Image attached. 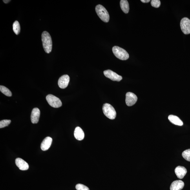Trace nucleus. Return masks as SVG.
<instances>
[{"label": "nucleus", "instance_id": "4be33fe9", "mask_svg": "<svg viewBox=\"0 0 190 190\" xmlns=\"http://www.w3.org/2000/svg\"><path fill=\"white\" fill-rule=\"evenodd\" d=\"M151 5L153 7L158 8L161 5V2L159 0H152L151 2Z\"/></svg>", "mask_w": 190, "mask_h": 190}, {"label": "nucleus", "instance_id": "393cba45", "mask_svg": "<svg viewBox=\"0 0 190 190\" xmlns=\"http://www.w3.org/2000/svg\"><path fill=\"white\" fill-rule=\"evenodd\" d=\"M3 1L4 3L7 4L9 3V2H10L11 1H10V0H4Z\"/></svg>", "mask_w": 190, "mask_h": 190}, {"label": "nucleus", "instance_id": "423d86ee", "mask_svg": "<svg viewBox=\"0 0 190 190\" xmlns=\"http://www.w3.org/2000/svg\"><path fill=\"white\" fill-rule=\"evenodd\" d=\"M181 29L184 34H190V20L186 17L183 18L181 21Z\"/></svg>", "mask_w": 190, "mask_h": 190}, {"label": "nucleus", "instance_id": "f257e3e1", "mask_svg": "<svg viewBox=\"0 0 190 190\" xmlns=\"http://www.w3.org/2000/svg\"><path fill=\"white\" fill-rule=\"evenodd\" d=\"M42 41L44 50L47 53H50L52 50L53 44L49 33L46 31L43 32L42 34Z\"/></svg>", "mask_w": 190, "mask_h": 190}, {"label": "nucleus", "instance_id": "f3484780", "mask_svg": "<svg viewBox=\"0 0 190 190\" xmlns=\"http://www.w3.org/2000/svg\"><path fill=\"white\" fill-rule=\"evenodd\" d=\"M120 6L121 10L125 14H127L129 12V4L127 0H121L120 1Z\"/></svg>", "mask_w": 190, "mask_h": 190}, {"label": "nucleus", "instance_id": "20e7f679", "mask_svg": "<svg viewBox=\"0 0 190 190\" xmlns=\"http://www.w3.org/2000/svg\"><path fill=\"white\" fill-rule=\"evenodd\" d=\"M103 110L104 114L107 117L112 120L115 119L116 112L111 105L108 103H105L103 106Z\"/></svg>", "mask_w": 190, "mask_h": 190}, {"label": "nucleus", "instance_id": "9d476101", "mask_svg": "<svg viewBox=\"0 0 190 190\" xmlns=\"http://www.w3.org/2000/svg\"><path fill=\"white\" fill-rule=\"evenodd\" d=\"M15 163L17 167L22 171H26L29 168L28 163L21 158H16L15 160Z\"/></svg>", "mask_w": 190, "mask_h": 190}, {"label": "nucleus", "instance_id": "dca6fc26", "mask_svg": "<svg viewBox=\"0 0 190 190\" xmlns=\"http://www.w3.org/2000/svg\"><path fill=\"white\" fill-rule=\"evenodd\" d=\"M168 119L173 124L180 126L183 125L182 121L177 116L171 115L169 116Z\"/></svg>", "mask_w": 190, "mask_h": 190}, {"label": "nucleus", "instance_id": "ddd939ff", "mask_svg": "<svg viewBox=\"0 0 190 190\" xmlns=\"http://www.w3.org/2000/svg\"><path fill=\"white\" fill-rule=\"evenodd\" d=\"M175 172L178 178L182 179L186 174L187 170L184 167L178 166L176 168Z\"/></svg>", "mask_w": 190, "mask_h": 190}, {"label": "nucleus", "instance_id": "2eb2a0df", "mask_svg": "<svg viewBox=\"0 0 190 190\" xmlns=\"http://www.w3.org/2000/svg\"><path fill=\"white\" fill-rule=\"evenodd\" d=\"M75 138L79 141H81L84 138L85 134L82 129L80 127H77L74 132Z\"/></svg>", "mask_w": 190, "mask_h": 190}, {"label": "nucleus", "instance_id": "f8f14e48", "mask_svg": "<svg viewBox=\"0 0 190 190\" xmlns=\"http://www.w3.org/2000/svg\"><path fill=\"white\" fill-rule=\"evenodd\" d=\"M40 114V111L37 108H35L32 110L31 120L33 124H36L39 122V119Z\"/></svg>", "mask_w": 190, "mask_h": 190}, {"label": "nucleus", "instance_id": "f03ea898", "mask_svg": "<svg viewBox=\"0 0 190 190\" xmlns=\"http://www.w3.org/2000/svg\"><path fill=\"white\" fill-rule=\"evenodd\" d=\"M96 11L97 15L101 20L106 23L109 22L110 19L109 15L104 7L99 4L96 6Z\"/></svg>", "mask_w": 190, "mask_h": 190}, {"label": "nucleus", "instance_id": "9b49d317", "mask_svg": "<svg viewBox=\"0 0 190 190\" xmlns=\"http://www.w3.org/2000/svg\"><path fill=\"white\" fill-rule=\"evenodd\" d=\"M52 141L53 139L50 137H46L41 144V148L42 151H46L49 149L51 145Z\"/></svg>", "mask_w": 190, "mask_h": 190}, {"label": "nucleus", "instance_id": "6e6552de", "mask_svg": "<svg viewBox=\"0 0 190 190\" xmlns=\"http://www.w3.org/2000/svg\"><path fill=\"white\" fill-rule=\"evenodd\" d=\"M137 100V97L135 94L131 92H127L126 95L125 102L129 107L133 106Z\"/></svg>", "mask_w": 190, "mask_h": 190}, {"label": "nucleus", "instance_id": "0eeeda50", "mask_svg": "<svg viewBox=\"0 0 190 190\" xmlns=\"http://www.w3.org/2000/svg\"><path fill=\"white\" fill-rule=\"evenodd\" d=\"M103 73L106 77L114 81H120L122 79V76L111 70H105Z\"/></svg>", "mask_w": 190, "mask_h": 190}, {"label": "nucleus", "instance_id": "39448f33", "mask_svg": "<svg viewBox=\"0 0 190 190\" xmlns=\"http://www.w3.org/2000/svg\"><path fill=\"white\" fill-rule=\"evenodd\" d=\"M49 104L54 108H59L61 107L62 103L58 98L52 94H48L46 97Z\"/></svg>", "mask_w": 190, "mask_h": 190}, {"label": "nucleus", "instance_id": "7ed1b4c3", "mask_svg": "<svg viewBox=\"0 0 190 190\" xmlns=\"http://www.w3.org/2000/svg\"><path fill=\"white\" fill-rule=\"evenodd\" d=\"M112 51L114 56L121 60H126L129 58V54L126 51L118 46L113 47Z\"/></svg>", "mask_w": 190, "mask_h": 190}, {"label": "nucleus", "instance_id": "412c9836", "mask_svg": "<svg viewBox=\"0 0 190 190\" xmlns=\"http://www.w3.org/2000/svg\"><path fill=\"white\" fill-rule=\"evenodd\" d=\"M11 122L10 120H3L0 121V128H2L8 126Z\"/></svg>", "mask_w": 190, "mask_h": 190}, {"label": "nucleus", "instance_id": "b1692460", "mask_svg": "<svg viewBox=\"0 0 190 190\" xmlns=\"http://www.w3.org/2000/svg\"><path fill=\"white\" fill-rule=\"evenodd\" d=\"M141 1L144 3H149L151 1L150 0H141Z\"/></svg>", "mask_w": 190, "mask_h": 190}, {"label": "nucleus", "instance_id": "5701e85b", "mask_svg": "<svg viewBox=\"0 0 190 190\" xmlns=\"http://www.w3.org/2000/svg\"><path fill=\"white\" fill-rule=\"evenodd\" d=\"M77 190H90L89 188L86 185L81 184H78L76 185Z\"/></svg>", "mask_w": 190, "mask_h": 190}, {"label": "nucleus", "instance_id": "1a4fd4ad", "mask_svg": "<svg viewBox=\"0 0 190 190\" xmlns=\"http://www.w3.org/2000/svg\"><path fill=\"white\" fill-rule=\"evenodd\" d=\"M70 81V78L68 75H63L59 80L58 83L59 87L62 89H65L68 87Z\"/></svg>", "mask_w": 190, "mask_h": 190}, {"label": "nucleus", "instance_id": "6ab92c4d", "mask_svg": "<svg viewBox=\"0 0 190 190\" xmlns=\"http://www.w3.org/2000/svg\"><path fill=\"white\" fill-rule=\"evenodd\" d=\"M13 30L15 34L19 35L20 32V25L18 21H15L13 24Z\"/></svg>", "mask_w": 190, "mask_h": 190}, {"label": "nucleus", "instance_id": "a211bd4d", "mask_svg": "<svg viewBox=\"0 0 190 190\" xmlns=\"http://www.w3.org/2000/svg\"><path fill=\"white\" fill-rule=\"evenodd\" d=\"M0 90L5 96L8 97H11L12 96V93L10 90L7 87L3 86H0Z\"/></svg>", "mask_w": 190, "mask_h": 190}, {"label": "nucleus", "instance_id": "aec40b11", "mask_svg": "<svg viewBox=\"0 0 190 190\" xmlns=\"http://www.w3.org/2000/svg\"><path fill=\"white\" fill-rule=\"evenodd\" d=\"M182 156L185 160L190 162V149L185 150L183 152Z\"/></svg>", "mask_w": 190, "mask_h": 190}, {"label": "nucleus", "instance_id": "4468645a", "mask_svg": "<svg viewBox=\"0 0 190 190\" xmlns=\"http://www.w3.org/2000/svg\"><path fill=\"white\" fill-rule=\"evenodd\" d=\"M184 186V183L182 181L178 180L174 181L172 183L170 190H181Z\"/></svg>", "mask_w": 190, "mask_h": 190}]
</instances>
